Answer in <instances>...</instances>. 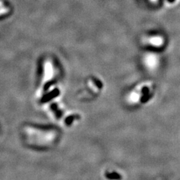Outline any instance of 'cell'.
Wrapping results in <instances>:
<instances>
[{"label":"cell","instance_id":"obj_1","mask_svg":"<svg viewBox=\"0 0 180 180\" xmlns=\"http://www.w3.org/2000/svg\"><path fill=\"white\" fill-rule=\"evenodd\" d=\"M9 11V9L8 8H6V7H4V8L0 9V16L4 14H6L7 13H8Z\"/></svg>","mask_w":180,"mask_h":180},{"label":"cell","instance_id":"obj_2","mask_svg":"<svg viewBox=\"0 0 180 180\" xmlns=\"http://www.w3.org/2000/svg\"><path fill=\"white\" fill-rule=\"evenodd\" d=\"M169 1H173V0H169Z\"/></svg>","mask_w":180,"mask_h":180}]
</instances>
